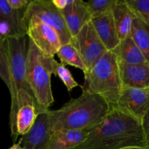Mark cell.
I'll list each match as a JSON object with an SVG mask.
<instances>
[{
    "label": "cell",
    "instance_id": "1",
    "mask_svg": "<svg viewBox=\"0 0 149 149\" xmlns=\"http://www.w3.org/2000/svg\"><path fill=\"white\" fill-rule=\"evenodd\" d=\"M88 131L85 141L72 149H145L141 122L117 108Z\"/></svg>",
    "mask_w": 149,
    "mask_h": 149
},
{
    "label": "cell",
    "instance_id": "2",
    "mask_svg": "<svg viewBox=\"0 0 149 149\" xmlns=\"http://www.w3.org/2000/svg\"><path fill=\"white\" fill-rule=\"evenodd\" d=\"M112 109L100 95L83 90L80 96L60 109L48 111L49 132L61 130H89L102 122Z\"/></svg>",
    "mask_w": 149,
    "mask_h": 149
},
{
    "label": "cell",
    "instance_id": "3",
    "mask_svg": "<svg viewBox=\"0 0 149 149\" xmlns=\"http://www.w3.org/2000/svg\"><path fill=\"white\" fill-rule=\"evenodd\" d=\"M84 79L82 90H88L100 95L111 107H116L123 84L118 57L115 51H107L85 73Z\"/></svg>",
    "mask_w": 149,
    "mask_h": 149
},
{
    "label": "cell",
    "instance_id": "4",
    "mask_svg": "<svg viewBox=\"0 0 149 149\" xmlns=\"http://www.w3.org/2000/svg\"><path fill=\"white\" fill-rule=\"evenodd\" d=\"M54 58L45 56L29 39L27 82L42 111L49 110L54 103L51 87L52 63Z\"/></svg>",
    "mask_w": 149,
    "mask_h": 149
},
{
    "label": "cell",
    "instance_id": "5",
    "mask_svg": "<svg viewBox=\"0 0 149 149\" xmlns=\"http://www.w3.org/2000/svg\"><path fill=\"white\" fill-rule=\"evenodd\" d=\"M10 68L11 75V107L10 113V130L13 128L17 112V96L18 93L26 91L32 95L27 82V54L29 40L26 36L7 38ZM34 96V95H33Z\"/></svg>",
    "mask_w": 149,
    "mask_h": 149
},
{
    "label": "cell",
    "instance_id": "6",
    "mask_svg": "<svg viewBox=\"0 0 149 149\" xmlns=\"http://www.w3.org/2000/svg\"><path fill=\"white\" fill-rule=\"evenodd\" d=\"M32 17H37L55 29L59 35L62 45L70 43L72 36L64 17L61 12L51 3V0L32 1L25 11V25L26 22Z\"/></svg>",
    "mask_w": 149,
    "mask_h": 149
},
{
    "label": "cell",
    "instance_id": "7",
    "mask_svg": "<svg viewBox=\"0 0 149 149\" xmlns=\"http://www.w3.org/2000/svg\"><path fill=\"white\" fill-rule=\"evenodd\" d=\"M71 44L78 52L86 67V71L107 52L91 21L86 23L76 36L71 38Z\"/></svg>",
    "mask_w": 149,
    "mask_h": 149
},
{
    "label": "cell",
    "instance_id": "8",
    "mask_svg": "<svg viewBox=\"0 0 149 149\" xmlns=\"http://www.w3.org/2000/svg\"><path fill=\"white\" fill-rule=\"evenodd\" d=\"M26 26L29 40L43 55L53 58L62 45L56 31L35 17L29 18Z\"/></svg>",
    "mask_w": 149,
    "mask_h": 149
},
{
    "label": "cell",
    "instance_id": "9",
    "mask_svg": "<svg viewBox=\"0 0 149 149\" xmlns=\"http://www.w3.org/2000/svg\"><path fill=\"white\" fill-rule=\"evenodd\" d=\"M43 112L38 106L32 95L26 91L18 93L17 96V112L11 135L15 141L19 136L27 134L33 127L39 113Z\"/></svg>",
    "mask_w": 149,
    "mask_h": 149
},
{
    "label": "cell",
    "instance_id": "10",
    "mask_svg": "<svg viewBox=\"0 0 149 149\" xmlns=\"http://www.w3.org/2000/svg\"><path fill=\"white\" fill-rule=\"evenodd\" d=\"M115 108L141 122L149 109V88L123 87Z\"/></svg>",
    "mask_w": 149,
    "mask_h": 149
},
{
    "label": "cell",
    "instance_id": "11",
    "mask_svg": "<svg viewBox=\"0 0 149 149\" xmlns=\"http://www.w3.org/2000/svg\"><path fill=\"white\" fill-rule=\"evenodd\" d=\"M25 11L13 9L7 0H0V37L7 39L26 36Z\"/></svg>",
    "mask_w": 149,
    "mask_h": 149
},
{
    "label": "cell",
    "instance_id": "12",
    "mask_svg": "<svg viewBox=\"0 0 149 149\" xmlns=\"http://www.w3.org/2000/svg\"><path fill=\"white\" fill-rule=\"evenodd\" d=\"M111 8L92 17L91 20L95 31L108 51L115 50L121 42L117 33Z\"/></svg>",
    "mask_w": 149,
    "mask_h": 149
},
{
    "label": "cell",
    "instance_id": "13",
    "mask_svg": "<svg viewBox=\"0 0 149 149\" xmlns=\"http://www.w3.org/2000/svg\"><path fill=\"white\" fill-rule=\"evenodd\" d=\"M48 111L39 113L32 130L21 136L19 142L24 149H48Z\"/></svg>",
    "mask_w": 149,
    "mask_h": 149
},
{
    "label": "cell",
    "instance_id": "14",
    "mask_svg": "<svg viewBox=\"0 0 149 149\" xmlns=\"http://www.w3.org/2000/svg\"><path fill=\"white\" fill-rule=\"evenodd\" d=\"M61 12L72 37L76 36L80 29L91 20L86 1L83 0H73Z\"/></svg>",
    "mask_w": 149,
    "mask_h": 149
},
{
    "label": "cell",
    "instance_id": "15",
    "mask_svg": "<svg viewBox=\"0 0 149 149\" xmlns=\"http://www.w3.org/2000/svg\"><path fill=\"white\" fill-rule=\"evenodd\" d=\"M119 68L123 87L149 88L148 63L128 65L119 61Z\"/></svg>",
    "mask_w": 149,
    "mask_h": 149
},
{
    "label": "cell",
    "instance_id": "16",
    "mask_svg": "<svg viewBox=\"0 0 149 149\" xmlns=\"http://www.w3.org/2000/svg\"><path fill=\"white\" fill-rule=\"evenodd\" d=\"M88 135L87 130H61L50 134L48 149H72L81 144Z\"/></svg>",
    "mask_w": 149,
    "mask_h": 149
},
{
    "label": "cell",
    "instance_id": "17",
    "mask_svg": "<svg viewBox=\"0 0 149 149\" xmlns=\"http://www.w3.org/2000/svg\"><path fill=\"white\" fill-rule=\"evenodd\" d=\"M111 10L118 38L121 41L130 36L135 15L126 0H115Z\"/></svg>",
    "mask_w": 149,
    "mask_h": 149
},
{
    "label": "cell",
    "instance_id": "18",
    "mask_svg": "<svg viewBox=\"0 0 149 149\" xmlns=\"http://www.w3.org/2000/svg\"><path fill=\"white\" fill-rule=\"evenodd\" d=\"M114 51L118 55L120 62L128 65L148 63L145 55L130 36L121 40Z\"/></svg>",
    "mask_w": 149,
    "mask_h": 149
},
{
    "label": "cell",
    "instance_id": "19",
    "mask_svg": "<svg viewBox=\"0 0 149 149\" xmlns=\"http://www.w3.org/2000/svg\"><path fill=\"white\" fill-rule=\"evenodd\" d=\"M130 36L145 57L149 63V26L135 16L133 20Z\"/></svg>",
    "mask_w": 149,
    "mask_h": 149
},
{
    "label": "cell",
    "instance_id": "20",
    "mask_svg": "<svg viewBox=\"0 0 149 149\" xmlns=\"http://www.w3.org/2000/svg\"><path fill=\"white\" fill-rule=\"evenodd\" d=\"M56 55L59 58L61 63L64 66L71 65L83 71V74L86 72V67L84 62L77 49L71 44L61 45Z\"/></svg>",
    "mask_w": 149,
    "mask_h": 149
},
{
    "label": "cell",
    "instance_id": "21",
    "mask_svg": "<svg viewBox=\"0 0 149 149\" xmlns=\"http://www.w3.org/2000/svg\"><path fill=\"white\" fill-rule=\"evenodd\" d=\"M0 79L8 88H11V75L10 68V55H9L7 39L0 37Z\"/></svg>",
    "mask_w": 149,
    "mask_h": 149
},
{
    "label": "cell",
    "instance_id": "22",
    "mask_svg": "<svg viewBox=\"0 0 149 149\" xmlns=\"http://www.w3.org/2000/svg\"><path fill=\"white\" fill-rule=\"evenodd\" d=\"M52 73L61 79L68 92H71L73 89L79 86L70 70L61 63L57 62L55 59H53L52 63Z\"/></svg>",
    "mask_w": 149,
    "mask_h": 149
},
{
    "label": "cell",
    "instance_id": "23",
    "mask_svg": "<svg viewBox=\"0 0 149 149\" xmlns=\"http://www.w3.org/2000/svg\"><path fill=\"white\" fill-rule=\"evenodd\" d=\"M115 1V0H90L86 1V5L92 18L110 10Z\"/></svg>",
    "mask_w": 149,
    "mask_h": 149
},
{
    "label": "cell",
    "instance_id": "24",
    "mask_svg": "<svg viewBox=\"0 0 149 149\" xmlns=\"http://www.w3.org/2000/svg\"><path fill=\"white\" fill-rule=\"evenodd\" d=\"M141 124L144 133L145 145V149H149V109L143 117Z\"/></svg>",
    "mask_w": 149,
    "mask_h": 149
},
{
    "label": "cell",
    "instance_id": "25",
    "mask_svg": "<svg viewBox=\"0 0 149 149\" xmlns=\"http://www.w3.org/2000/svg\"><path fill=\"white\" fill-rule=\"evenodd\" d=\"M9 4L15 10H26L28 6L31 4L32 0H7Z\"/></svg>",
    "mask_w": 149,
    "mask_h": 149
},
{
    "label": "cell",
    "instance_id": "26",
    "mask_svg": "<svg viewBox=\"0 0 149 149\" xmlns=\"http://www.w3.org/2000/svg\"><path fill=\"white\" fill-rule=\"evenodd\" d=\"M72 1L73 0H51V3L60 11L63 10L69 4H71Z\"/></svg>",
    "mask_w": 149,
    "mask_h": 149
},
{
    "label": "cell",
    "instance_id": "27",
    "mask_svg": "<svg viewBox=\"0 0 149 149\" xmlns=\"http://www.w3.org/2000/svg\"><path fill=\"white\" fill-rule=\"evenodd\" d=\"M9 149H24V148H23V147L22 146L21 144L20 143V142H18V143H15L13 144V145Z\"/></svg>",
    "mask_w": 149,
    "mask_h": 149
},
{
    "label": "cell",
    "instance_id": "28",
    "mask_svg": "<svg viewBox=\"0 0 149 149\" xmlns=\"http://www.w3.org/2000/svg\"><path fill=\"white\" fill-rule=\"evenodd\" d=\"M145 23H147V24H148V26H149V19H148V20H147V21H146V22H145Z\"/></svg>",
    "mask_w": 149,
    "mask_h": 149
}]
</instances>
